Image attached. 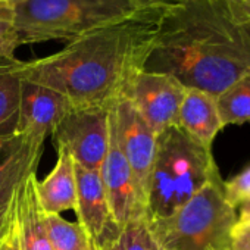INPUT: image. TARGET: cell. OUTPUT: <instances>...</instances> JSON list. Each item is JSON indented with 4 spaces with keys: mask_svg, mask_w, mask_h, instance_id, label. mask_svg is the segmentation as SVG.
Returning a JSON list of instances; mask_svg holds the SVG:
<instances>
[{
    "mask_svg": "<svg viewBox=\"0 0 250 250\" xmlns=\"http://www.w3.org/2000/svg\"><path fill=\"white\" fill-rule=\"evenodd\" d=\"M169 8L143 9L68 42L53 55L15 59L11 66L21 80L59 91L72 106L112 107L127 97L133 78L145 69Z\"/></svg>",
    "mask_w": 250,
    "mask_h": 250,
    "instance_id": "1",
    "label": "cell"
},
{
    "mask_svg": "<svg viewBox=\"0 0 250 250\" xmlns=\"http://www.w3.org/2000/svg\"><path fill=\"white\" fill-rule=\"evenodd\" d=\"M145 69L218 96L250 74V25L225 0H180L165 12Z\"/></svg>",
    "mask_w": 250,
    "mask_h": 250,
    "instance_id": "2",
    "label": "cell"
},
{
    "mask_svg": "<svg viewBox=\"0 0 250 250\" xmlns=\"http://www.w3.org/2000/svg\"><path fill=\"white\" fill-rule=\"evenodd\" d=\"M143 9L130 0H20L0 5L20 46L52 40L71 42L93 30L127 20Z\"/></svg>",
    "mask_w": 250,
    "mask_h": 250,
    "instance_id": "3",
    "label": "cell"
},
{
    "mask_svg": "<svg viewBox=\"0 0 250 250\" xmlns=\"http://www.w3.org/2000/svg\"><path fill=\"white\" fill-rule=\"evenodd\" d=\"M219 169L212 149L203 147L180 127H171L156 139L146 218H165L197 194Z\"/></svg>",
    "mask_w": 250,
    "mask_h": 250,
    "instance_id": "4",
    "label": "cell"
},
{
    "mask_svg": "<svg viewBox=\"0 0 250 250\" xmlns=\"http://www.w3.org/2000/svg\"><path fill=\"white\" fill-rule=\"evenodd\" d=\"M235 222L237 210L227 203L218 174L174 213L147 225L159 250H232Z\"/></svg>",
    "mask_w": 250,
    "mask_h": 250,
    "instance_id": "5",
    "label": "cell"
},
{
    "mask_svg": "<svg viewBox=\"0 0 250 250\" xmlns=\"http://www.w3.org/2000/svg\"><path fill=\"white\" fill-rule=\"evenodd\" d=\"M110 107L72 106L53 131L56 146L69 150L75 165L100 171L109 147Z\"/></svg>",
    "mask_w": 250,
    "mask_h": 250,
    "instance_id": "6",
    "label": "cell"
},
{
    "mask_svg": "<svg viewBox=\"0 0 250 250\" xmlns=\"http://www.w3.org/2000/svg\"><path fill=\"white\" fill-rule=\"evenodd\" d=\"M186 90L187 88L172 75L143 69L133 78L127 99L152 131L159 136L165 130L177 127L178 112Z\"/></svg>",
    "mask_w": 250,
    "mask_h": 250,
    "instance_id": "7",
    "label": "cell"
},
{
    "mask_svg": "<svg viewBox=\"0 0 250 250\" xmlns=\"http://www.w3.org/2000/svg\"><path fill=\"white\" fill-rule=\"evenodd\" d=\"M112 116L116 140L133 171L139 196L146 209L158 136L127 97L121 99L112 106Z\"/></svg>",
    "mask_w": 250,
    "mask_h": 250,
    "instance_id": "8",
    "label": "cell"
},
{
    "mask_svg": "<svg viewBox=\"0 0 250 250\" xmlns=\"http://www.w3.org/2000/svg\"><path fill=\"white\" fill-rule=\"evenodd\" d=\"M109 147L99 172L106 193L112 222L116 228H121L136 218H146V209L139 196L133 171L116 140L112 107L109 112Z\"/></svg>",
    "mask_w": 250,
    "mask_h": 250,
    "instance_id": "9",
    "label": "cell"
},
{
    "mask_svg": "<svg viewBox=\"0 0 250 250\" xmlns=\"http://www.w3.org/2000/svg\"><path fill=\"white\" fill-rule=\"evenodd\" d=\"M71 107L72 103L59 91L22 80L18 133L44 142Z\"/></svg>",
    "mask_w": 250,
    "mask_h": 250,
    "instance_id": "10",
    "label": "cell"
},
{
    "mask_svg": "<svg viewBox=\"0 0 250 250\" xmlns=\"http://www.w3.org/2000/svg\"><path fill=\"white\" fill-rule=\"evenodd\" d=\"M37 172L27 175L14 190L9 200V222L20 250H52L37 196Z\"/></svg>",
    "mask_w": 250,
    "mask_h": 250,
    "instance_id": "11",
    "label": "cell"
},
{
    "mask_svg": "<svg viewBox=\"0 0 250 250\" xmlns=\"http://www.w3.org/2000/svg\"><path fill=\"white\" fill-rule=\"evenodd\" d=\"M77 175V206L78 225L88 238L102 243L109 234L118 231L110 218V210L99 171H88L75 165Z\"/></svg>",
    "mask_w": 250,
    "mask_h": 250,
    "instance_id": "12",
    "label": "cell"
},
{
    "mask_svg": "<svg viewBox=\"0 0 250 250\" xmlns=\"http://www.w3.org/2000/svg\"><path fill=\"white\" fill-rule=\"evenodd\" d=\"M44 142L24 134L0 139V200L9 202L15 187L31 172H37Z\"/></svg>",
    "mask_w": 250,
    "mask_h": 250,
    "instance_id": "13",
    "label": "cell"
},
{
    "mask_svg": "<svg viewBox=\"0 0 250 250\" xmlns=\"http://www.w3.org/2000/svg\"><path fill=\"white\" fill-rule=\"evenodd\" d=\"M177 127L203 147L212 149L216 134L224 128L216 96L197 88H187L180 106Z\"/></svg>",
    "mask_w": 250,
    "mask_h": 250,
    "instance_id": "14",
    "label": "cell"
},
{
    "mask_svg": "<svg viewBox=\"0 0 250 250\" xmlns=\"http://www.w3.org/2000/svg\"><path fill=\"white\" fill-rule=\"evenodd\" d=\"M58 147V161L44 180L37 181V196L44 213L61 215L75 210L77 206V175L75 162L69 150Z\"/></svg>",
    "mask_w": 250,
    "mask_h": 250,
    "instance_id": "15",
    "label": "cell"
},
{
    "mask_svg": "<svg viewBox=\"0 0 250 250\" xmlns=\"http://www.w3.org/2000/svg\"><path fill=\"white\" fill-rule=\"evenodd\" d=\"M11 62L0 61V139L17 134L20 125L22 80Z\"/></svg>",
    "mask_w": 250,
    "mask_h": 250,
    "instance_id": "16",
    "label": "cell"
},
{
    "mask_svg": "<svg viewBox=\"0 0 250 250\" xmlns=\"http://www.w3.org/2000/svg\"><path fill=\"white\" fill-rule=\"evenodd\" d=\"M222 127L250 121V74L243 75L216 96Z\"/></svg>",
    "mask_w": 250,
    "mask_h": 250,
    "instance_id": "17",
    "label": "cell"
},
{
    "mask_svg": "<svg viewBox=\"0 0 250 250\" xmlns=\"http://www.w3.org/2000/svg\"><path fill=\"white\" fill-rule=\"evenodd\" d=\"M44 221L52 250H87L90 238L78 222L52 213H46Z\"/></svg>",
    "mask_w": 250,
    "mask_h": 250,
    "instance_id": "18",
    "label": "cell"
},
{
    "mask_svg": "<svg viewBox=\"0 0 250 250\" xmlns=\"http://www.w3.org/2000/svg\"><path fill=\"white\" fill-rule=\"evenodd\" d=\"M115 244L118 250H153L155 241L147 225V218H136L118 228Z\"/></svg>",
    "mask_w": 250,
    "mask_h": 250,
    "instance_id": "19",
    "label": "cell"
},
{
    "mask_svg": "<svg viewBox=\"0 0 250 250\" xmlns=\"http://www.w3.org/2000/svg\"><path fill=\"white\" fill-rule=\"evenodd\" d=\"M224 196L227 203L237 210V208L250 197V167L224 183Z\"/></svg>",
    "mask_w": 250,
    "mask_h": 250,
    "instance_id": "20",
    "label": "cell"
},
{
    "mask_svg": "<svg viewBox=\"0 0 250 250\" xmlns=\"http://www.w3.org/2000/svg\"><path fill=\"white\" fill-rule=\"evenodd\" d=\"M18 47L20 42L14 25L8 20L0 18V61H15V52Z\"/></svg>",
    "mask_w": 250,
    "mask_h": 250,
    "instance_id": "21",
    "label": "cell"
},
{
    "mask_svg": "<svg viewBox=\"0 0 250 250\" xmlns=\"http://www.w3.org/2000/svg\"><path fill=\"white\" fill-rule=\"evenodd\" d=\"M232 250H250V221L235 222L231 229Z\"/></svg>",
    "mask_w": 250,
    "mask_h": 250,
    "instance_id": "22",
    "label": "cell"
},
{
    "mask_svg": "<svg viewBox=\"0 0 250 250\" xmlns=\"http://www.w3.org/2000/svg\"><path fill=\"white\" fill-rule=\"evenodd\" d=\"M232 17L243 25H250V0H225Z\"/></svg>",
    "mask_w": 250,
    "mask_h": 250,
    "instance_id": "23",
    "label": "cell"
},
{
    "mask_svg": "<svg viewBox=\"0 0 250 250\" xmlns=\"http://www.w3.org/2000/svg\"><path fill=\"white\" fill-rule=\"evenodd\" d=\"M0 250H20L18 240H17L15 232L11 227V222H9L6 232L0 237Z\"/></svg>",
    "mask_w": 250,
    "mask_h": 250,
    "instance_id": "24",
    "label": "cell"
},
{
    "mask_svg": "<svg viewBox=\"0 0 250 250\" xmlns=\"http://www.w3.org/2000/svg\"><path fill=\"white\" fill-rule=\"evenodd\" d=\"M140 8H169L180 0H130Z\"/></svg>",
    "mask_w": 250,
    "mask_h": 250,
    "instance_id": "25",
    "label": "cell"
},
{
    "mask_svg": "<svg viewBox=\"0 0 250 250\" xmlns=\"http://www.w3.org/2000/svg\"><path fill=\"white\" fill-rule=\"evenodd\" d=\"M9 227V202L0 200V237H2Z\"/></svg>",
    "mask_w": 250,
    "mask_h": 250,
    "instance_id": "26",
    "label": "cell"
},
{
    "mask_svg": "<svg viewBox=\"0 0 250 250\" xmlns=\"http://www.w3.org/2000/svg\"><path fill=\"white\" fill-rule=\"evenodd\" d=\"M250 221V197L237 208V222Z\"/></svg>",
    "mask_w": 250,
    "mask_h": 250,
    "instance_id": "27",
    "label": "cell"
},
{
    "mask_svg": "<svg viewBox=\"0 0 250 250\" xmlns=\"http://www.w3.org/2000/svg\"><path fill=\"white\" fill-rule=\"evenodd\" d=\"M115 234H116V231L113 232V234H109L100 244H102V247H103V250H118V247H116V244H115Z\"/></svg>",
    "mask_w": 250,
    "mask_h": 250,
    "instance_id": "28",
    "label": "cell"
},
{
    "mask_svg": "<svg viewBox=\"0 0 250 250\" xmlns=\"http://www.w3.org/2000/svg\"><path fill=\"white\" fill-rule=\"evenodd\" d=\"M87 250H103V247H102V244L100 243H97V241H94V240H88V246H87Z\"/></svg>",
    "mask_w": 250,
    "mask_h": 250,
    "instance_id": "29",
    "label": "cell"
},
{
    "mask_svg": "<svg viewBox=\"0 0 250 250\" xmlns=\"http://www.w3.org/2000/svg\"><path fill=\"white\" fill-rule=\"evenodd\" d=\"M20 2V0H0V5H6V3H15Z\"/></svg>",
    "mask_w": 250,
    "mask_h": 250,
    "instance_id": "30",
    "label": "cell"
},
{
    "mask_svg": "<svg viewBox=\"0 0 250 250\" xmlns=\"http://www.w3.org/2000/svg\"><path fill=\"white\" fill-rule=\"evenodd\" d=\"M153 250H159V249H158V246H156V244H155V246H153Z\"/></svg>",
    "mask_w": 250,
    "mask_h": 250,
    "instance_id": "31",
    "label": "cell"
}]
</instances>
